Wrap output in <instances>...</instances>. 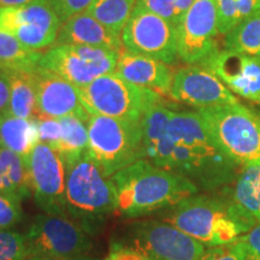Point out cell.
Returning a JSON list of instances; mask_svg holds the SVG:
<instances>
[{
	"label": "cell",
	"mask_w": 260,
	"mask_h": 260,
	"mask_svg": "<svg viewBox=\"0 0 260 260\" xmlns=\"http://www.w3.org/2000/svg\"><path fill=\"white\" fill-rule=\"evenodd\" d=\"M148 160L210 193L228 186L240 169L214 144L198 111H174L167 138Z\"/></svg>",
	"instance_id": "1"
},
{
	"label": "cell",
	"mask_w": 260,
	"mask_h": 260,
	"mask_svg": "<svg viewBox=\"0 0 260 260\" xmlns=\"http://www.w3.org/2000/svg\"><path fill=\"white\" fill-rule=\"evenodd\" d=\"M117 212L124 218H140L167 210L199 193L190 180L176 172L139 159L113 175Z\"/></svg>",
	"instance_id": "2"
},
{
	"label": "cell",
	"mask_w": 260,
	"mask_h": 260,
	"mask_svg": "<svg viewBox=\"0 0 260 260\" xmlns=\"http://www.w3.org/2000/svg\"><path fill=\"white\" fill-rule=\"evenodd\" d=\"M67 162L65 211L89 236L103 232L107 219L117 212V193L88 152Z\"/></svg>",
	"instance_id": "3"
},
{
	"label": "cell",
	"mask_w": 260,
	"mask_h": 260,
	"mask_svg": "<svg viewBox=\"0 0 260 260\" xmlns=\"http://www.w3.org/2000/svg\"><path fill=\"white\" fill-rule=\"evenodd\" d=\"M162 220L207 248L236 242L252 226L222 195L193 194L165 210Z\"/></svg>",
	"instance_id": "4"
},
{
	"label": "cell",
	"mask_w": 260,
	"mask_h": 260,
	"mask_svg": "<svg viewBox=\"0 0 260 260\" xmlns=\"http://www.w3.org/2000/svg\"><path fill=\"white\" fill-rule=\"evenodd\" d=\"M205 128L235 164L260 160V117L240 103L198 109Z\"/></svg>",
	"instance_id": "5"
},
{
	"label": "cell",
	"mask_w": 260,
	"mask_h": 260,
	"mask_svg": "<svg viewBox=\"0 0 260 260\" xmlns=\"http://www.w3.org/2000/svg\"><path fill=\"white\" fill-rule=\"evenodd\" d=\"M79 89L80 100L89 115L141 123L145 113L160 103L158 93L130 83L109 73Z\"/></svg>",
	"instance_id": "6"
},
{
	"label": "cell",
	"mask_w": 260,
	"mask_h": 260,
	"mask_svg": "<svg viewBox=\"0 0 260 260\" xmlns=\"http://www.w3.org/2000/svg\"><path fill=\"white\" fill-rule=\"evenodd\" d=\"M87 152L106 177L142 159L141 123L90 115Z\"/></svg>",
	"instance_id": "7"
},
{
	"label": "cell",
	"mask_w": 260,
	"mask_h": 260,
	"mask_svg": "<svg viewBox=\"0 0 260 260\" xmlns=\"http://www.w3.org/2000/svg\"><path fill=\"white\" fill-rule=\"evenodd\" d=\"M28 260H60L84 255L92 248L90 236L64 216L38 214L25 234Z\"/></svg>",
	"instance_id": "8"
},
{
	"label": "cell",
	"mask_w": 260,
	"mask_h": 260,
	"mask_svg": "<svg viewBox=\"0 0 260 260\" xmlns=\"http://www.w3.org/2000/svg\"><path fill=\"white\" fill-rule=\"evenodd\" d=\"M119 53L105 48L54 44L42 53L39 67L82 88L98 77L113 73Z\"/></svg>",
	"instance_id": "9"
},
{
	"label": "cell",
	"mask_w": 260,
	"mask_h": 260,
	"mask_svg": "<svg viewBox=\"0 0 260 260\" xmlns=\"http://www.w3.org/2000/svg\"><path fill=\"white\" fill-rule=\"evenodd\" d=\"M118 242L135 248L146 260H199L206 249L203 243L164 220L133 223L126 229L125 239Z\"/></svg>",
	"instance_id": "10"
},
{
	"label": "cell",
	"mask_w": 260,
	"mask_h": 260,
	"mask_svg": "<svg viewBox=\"0 0 260 260\" xmlns=\"http://www.w3.org/2000/svg\"><path fill=\"white\" fill-rule=\"evenodd\" d=\"M24 160L29 187L39 209L47 214L68 217L65 211L67 162L59 152L39 142Z\"/></svg>",
	"instance_id": "11"
},
{
	"label": "cell",
	"mask_w": 260,
	"mask_h": 260,
	"mask_svg": "<svg viewBox=\"0 0 260 260\" xmlns=\"http://www.w3.org/2000/svg\"><path fill=\"white\" fill-rule=\"evenodd\" d=\"M125 50L174 64L178 57L176 27L160 16L135 5L122 31Z\"/></svg>",
	"instance_id": "12"
},
{
	"label": "cell",
	"mask_w": 260,
	"mask_h": 260,
	"mask_svg": "<svg viewBox=\"0 0 260 260\" xmlns=\"http://www.w3.org/2000/svg\"><path fill=\"white\" fill-rule=\"evenodd\" d=\"M178 57L189 65L203 64L218 51L216 0H195L176 27Z\"/></svg>",
	"instance_id": "13"
},
{
	"label": "cell",
	"mask_w": 260,
	"mask_h": 260,
	"mask_svg": "<svg viewBox=\"0 0 260 260\" xmlns=\"http://www.w3.org/2000/svg\"><path fill=\"white\" fill-rule=\"evenodd\" d=\"M61 24L50 0L0 9V29L11 32L24 46L35 51L56 44Z\"/></svg>",
	"instance_id": "14"
},
{
	"label": "cell",
	"mask_w": 260,
	"mask_h": 260,
	"mask_svg": "<svg viewBox=\"0 0 260 260\" xmlns=\"http://www.w3.org/2000/svg\"><path fill=\"white\" fill-rule=\"evenodd\" d=\"M169 95L197 109L239 103L223 81L203 65H188L175 71Z\"/></svg>",
	"instance_id": "15"
},
{
	"label": "cell",
	"mask_w": 260,
	"mask_h": 260,
	"mask_svg": "<svg viewBox=\"0 0 260 260\" xmlns=\"http://www.w3.org/2000/svg\"><path fill=\"white\" fill-rule=\"evenodd\" d=\"M200 65L216 74L234 94L260 105V57L218 50Z\"/></svg>",
	"instance_id": "16"
},
{
	"label": "cell",
	"mask_w": 260,
	"mask_h": 260,
	"mask_svg": "<svg viewBox=\"0 0 260 260\" xmlns=\"http://www.w3.org/2000/svg\"><path fill=\"white\" fill-rule=\"evenodd\" d=\"M35 83L38 118L75 116L88 123L90 115L81 103L77 87L40 67L35 70Z\"/></svg>",
	"instance_id": "17"
},
{
	"label": "cell",
	"mask_w": 260,
	"mask_h": 260,
	"mask_svg": "<svg viewBox=\"0 0 260 260\" xmlns=\"http://www.w3.org/2000/svg\"><path fill=\"white\" fill-rule=\"evenodd\" d=\"M115 73L130 83L153 90L159 95L170 94L174 71L169 64L155 58L123 48L117 60Z\"/></svg>",
	"instance_id": "18"
},
{
	"label": "cell",
	"mask_w": 260,
	"mask_h": 260,
	"mask_svg": "<svg viewBox=\"0 0 260 260\" xmlns=\"http://www.w3.org/2000/svg\"><path fill=\"white\" fill-rule=\"evenodd\" d=\"M220 195L235 207L252 228L260 223V160L240 167L236 176L220 189Z\"/></svg>",
	"instance_id": "19"
},
{
	"label": "cell",
	"mask_w": 260,
	"mask_h": 260,
	"mask_svg": "<svg viewBox=\"0 0 260 260\" xmlns=\"http://www.w3.org/2000/svg\"><path fill=\"white\" fill-rule=\"evenodd\" d=\"M56 44L98 47L117 52L124 48L121 37H117L86 12L71 16L63 22Z\"/></svg>",
	"instance_id": "20"
},
{
	"label": "cell",
	"mask_w": 260,
	"mask_h": 260,
	"mask_svg": "<svg viewBox=\"0 0 260 260\" xmlns=\"http://www.w3.org/2000/svg\"><path fill=\"white\" fill-rule=\"evenodd\" d=\"M39 144L37 118H21L4 112L0 116V145L25 158Z\"/></svg>",
	"instance_id": "21"
},
{
	"label": "cell",
	"mask_w": 260,
	"mask_h": 260,
	"mask_svg": "<svg viewBox=\"0 0 260 260\" xmlns=\"http://www.w3.org/2000/svg\"><path fill=\"white\" fill-rule=\"evenodd\" d=\"M10 84L8 112L21 118H38L35 70H5Z\"/></svg>",
	"instance_id": "22"
},
{
	"label": "cell",
	"mask_w": 260,
	"mask_h": 260,
	"mask_svg": "<svg viewBox=\"0 0 260 260\" xmlns=\"http://www.w3.org/2000/svg\"><path fill=\"white\" fill-rule=\"evenodd\" d=\"M0 191L17 194L22 199L30 195L27 165L23 157L0 145Z\"/></svg>",
	"instance_id": "23"
},
{
	"label": "cell",
	"mask_w": 260,
	"mask_h": 260,
	"mask_svg": "<svg viewBox=\"0 0 260 260\" xmlns=\"http://www.w3.org/2000/svg\"><path fill=\"white\" fill-rule=\"evenodd\" d=\"M42 52L24 46L11 32L0 29V68L4 70H37Z\"/></svg>",
	"instance_id": "24"
},
{
	"label": "cell",
	"mask_w": 260,
	"mask_h": 260,
	"mask_svg": "<svg viewBox=\"0 0 260 260\" xmlns=\"http://www.w3.org/2000/svg\"><path fill=\"white\" fill-rule=\"evenodd\" d=\"M174 110L161 105L160 103L154 105L145 113L141 121L142 159H149L154 149L165 139L168 128L170 124Z\"/></svg>",
	"instance_id": "25"
},
{
	"label": "cell",
	"mask_w": 260,
	"mask_h": 260,
	"mask_svg": "<svg viewBox=\"0 0 260 260\" xmlns=\"http://www.w3.org/2000/svg\"><path fill=\"white\" fill-rule=\"evenodd\" d=\"M135 5L136 0H94L84 12L98 19L117 37H122Z\"/></svg>",
	"instance_id": "26"
},
{
	"label": "cell",
	"mask_w": 260,
	"mask_h": 260,
	"mask_svg": "<svg viewBox=\"0 0 260 260\" xmlns=\"http://www.w3.org/2000/svg\"><path fill=\"white\" fill-rule=\"evenodd\" d=\"M224 50L260 57V9L224 35Z\"/></svg>",
	"instance_id": "27"
},
{
	"label": "cell",
	"mask_w": 260,
	"mask_h": 260,
	"mask_svg": "<svg viewBox=\"0 0 260 260\" xmlns=\"http://www.w3.org/2000/svg\"><path fill=\"white\" fill-rule=\"evenodd\" d=\"M63 133L56 151L59 152L65 161L73 160L82 155L88 148V128L87 123L75 116L59 118Z\"/></svg>",
	"instance_id": "28"
},
{
	"label": "cell",
	"mask_w": 260,
	"mask_h": 260,
	"mask_svg": "<svg viewBox=\"0 0 260 260\" xmlns=\"http://www.w3.org/2000/svg\"><path fill=\"white\" fill-rule=\"evenodd\" d=\"M218 30L225 35L236 24L260 9V0H216Z\"/></svg>",
	"instance_id": "29"
},
{
	"label": "cell",
	"mask_w": 260,
	"mask_h": 260,
	"mask_svg": "<svg viewBox=\"0 0 260 260\" xmlns=\"http://www.w3.org/2000/svg\"><path fill=\"white\" fill-rule=\"evenodd\" d=\"M195 0H136V6L160 16L177 27Z\"/></svg>",
	"instance_id": "30"
},
{
	"label": "cell",
	"mask_w": 260,
	"mask_h": 260,
	"mask_svg": "<svg viewBox=\"0 0 260 260\" xmlns=\"http://www.w3.org/2000/svg\"><path fill=\"white\" fill-rule=\"evenodd\" d=\"M29 248L25 234L0 230V260H28Z\"/></svg>",
	"instance_id": "31"
},
{
	"label": "cell",
	"mask_w": 260,
	"mask_h": 260,
	"mask_svg": "<svg viewBox=\"0 0 260 260\" xmlns=\"http://www.w3.org/2000/svg\"><path fill=\"white\" fill-rule=\"evenodd\" d=\"M22 200L17 194L0 191V230H10L21 222Z\"/></svg>",
	"instance_id": "32"
},
{
	"label": "cell",
	"mask_w": 260,
	"mask_h": 260,
	"mask_svg": "<svg viewBox=\"0 0 260 260\" xmlns=\"http://www.w3.org/2000/svg\"><path fill=\"white\" fill-rule=\"evenodd\" d=\"M39 142L46 144L53 149L59 145L63 126L59 118H37Z\"/></svg>",
	"instance_id": "33"
},
{
	"label": "cell",
	"mask_w": 260,
	"mask_h": 260,
	"mask_svg": "<svg viewBox=\"0 0 260 260\" xmlns=\"http://www.w3.org/2000/svg\"><path fill=\"white\" fill-rule=\"evenodd\" d=\"M199 260H245L241 245L239 241L230 243L226 246L212 247L205 249L204 254Z\"/></svg>",
	"instance_id": "34"
},
{
	"label": "cell",
	"mask_w": 260,
	"mask_h": 260,
	"mask_svg": "<svg viewBox=\"0 0 260 260\" xmlns=\"http://www.w3.org/2000/svg\"><path fill=\"white\" fill-rule=\"evenodd\" d=\"M245 260H260V223L242 235L239 240Z\"/></svg>",
	"instance_id": "35"
},
{
	"label": "cell",
	"mask_w": 260,
	"mask_h": 260,
	"mask_svg": "<svg viewBox=\"0 0 260 260\" xmlns=\"http://www.w3.org/2000/svg\"><path fill=\"white\" fill-rule=\"evenodd\" d=\"M56 9L61 22L67 21L71 16L84 12L94 0H50Z\"/></svg>",
	"instance_id": "36"
},
{
	"label": "cell",
	"mask_w": 260,
	"mask_h": 260,
	"mask_svg": "<svg viewBox=\"0 0 260 260\" xmlns=\"http://www.w3.org/2000/svg\"><path fill=\"white\" fill-rule=\"evenodd\" d=\"M102 260H146V258L133 247L121 242H113L110 247L109 254Z\"/></svg>",
	"instance_id": "37"
},
{
	"label": "cell",
	"mask_w": 260,
	"mask_h": 260,
	"mask_svg": "<svg viewBox=\"0 0 260 260\" xmlns=\"http://www.w3.org/2000/svg\"><path fill=\"white\" fill-rule=\"evenodd\" d=\"M10 104V84L6 71L0 68V116L8 111Z\"/></svg>",
	"instance_id": "38"
},
{
	"label": "cell",
	"mask_w": 260,
	"mask_h": 260,
	"mask_svg": "<svg viewBox=\"0 0 260 260\" xmlns=\"http://www.w3.org/2000/svg\"><path fill=\"white\" fill-rule=\"evenodd\" d=\"M41 2V0H0V9H9V8H18L32 3Z\"/></svg>",
	"instance_id": "39"
},
{
	"label": "cell",
	"mask_w": 260,
	"mask_h": 260,
	"mask_svg": "<svg viewBox=\"0 0 260 260\" xmlns=\"http://www.w3.org/2000/svg\"><path fill=\"white\" fill-rule=\"evenodd\" d=\"M60 260H96L94 258H90V256L84 255H79V256H74V258H69V259H60Z\"/></svg>",
	"instance_id": "40"
}]
</instances>
